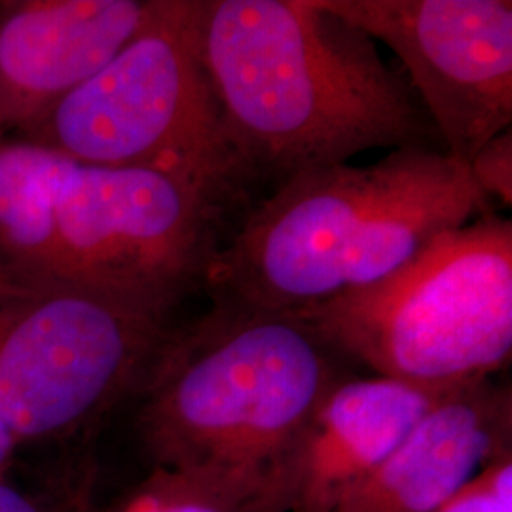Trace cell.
Returning a JSON list of instances; mask_svg holds the SVG:
<instances>
[{"label": "cell", "mask_w": 512, "mask_h": 512, "mask_svg": "<svg viewBox=\"0 0 512 512\" xmlns=\"http://www.w3.org/2000/svg\"><path fill=\"white\" fill-rule=\"evenodd\" d=\"M198 42L245 179L437 135L376 40L321 0H198Z\"/></svg>", "instance_id": "6da1fadb"}, {"label": "cell", "mask_w": 512, "mask_h": 512, "mask_svg": "<svg viewBox=\"0 0 512 512\" xmlns=\"http://www.w3.org/2000/svg\"><path fill=\"white\" fill-rule=\"evenodd\" d=\"M293 313L215 304L171 329L139 391L152 467L200 484L236 512H285L283 473L302 429L348 374Z\"/></svg>", "instance_id": "7a4b0ae2"}, {"label": "cell", "mask_w": 512, "mask_h": 512, "mask_svg": "<svg viewBox=\"0 0 512 512\" xmlns=\"http://www.w3.org/2000/svg\"><path fill=\"white\" fill-rule=\"evenodd\" d=\"M492 213L469 165L442 148L296 173L215 256V304L302 313L401 272L444 234Z\"/></svg>", "instance_id": "3957f363"}, {"label": "cell", "mask_w": 512, "mask_h": 512, "mask_svg": "<svg viewBox=\"0 0 512 512\" xmlns=\"http://www.w3.org/2000/svg\"><path fill=\"white\" fill-rule=\"evenodd\" d=\"M342 359L406 384L492 378L512 351V222L452 230L382 283L296 313Z\"/></svg>", "instance_id": "277c9868"}, {"label": "cell", "mask_w": 512, "mask_h": 512, "mask_svg": "<svg viewBox=\"0 0 512 512\" xmlns=\"http://www.w3.org/2000/svg\"><path fill=\"white\" fill-rule=\"evenodd\" d=\"M76 164L152 169L234 196L245 181L198 42V0H152L143 29L27 139Z\"/></svg>", "instance_id": "5b68a950"}, {"label": "cell", "mask_w": 512, "mask_h": 512, "mask_svg": "<svg viewBox=\"0 0 512 512\" xmlns=\"http://www.w3.org/2000/svg\"><path fill=\"white\" fill-rule=\"evenodd\" d=\"M230 198L162 171L69 158L55 188L50 279L167 323L205 285Z\"/></svg>", "instance_id": "8992f818"}, {"label": "cell", "mask_w": 512, "mask_h": 512, "mask_svg": "<svg viewBox=\"0 0 512 512\" xmlns=\"http://www.w3.org/2000/svg\"><path fill=\"white\" fill-rule=\"evenodd\" d=\"M171 327L73 285L0 272V418L71 440L137 395Z\"/></svg>", "instance_id": "52a82bcc"}, {"label": "cell", "mask_w": 512, "mask_h": 512, "mask_svg": "<svg viewBox=\"0 0 512 512\" xmlns=\"http://www.w3.org/2000/svg\"><path fill=\"white\" fill-rule=\"evenodd\" d=\"M403 61L442 150L469 165L512 122L509 0H321Z\"/></svg>", "instance_id": "ba28073f"}, {"label": "cell", "mask_w": 512, "mask_h": 512, "mask_svg": "<svg viewBox=\"0 0 512 512\" xmlns=\"http://www.w3.org/2000/svg\"><path fill=\"white\" fill-rule=\"evenodd\" d=\"M152 0L0 2V120L31 139L143 29Z\"/></svg>", "instance_id": "9c48e42d"}, {"label": "cell", "mask_w": 512, "mask_h": 512, "mask_svg": "<svg viewBox=\"0 0 512 512\" xmlns=\"http://www.w3.org/2000/svg\"><path fill=\"white\" fill-rule=\"evenodd\" d=\"M452 389L384 376H348L338 382L317 406L287 458L283 511H332Z\"/></svg>", "instance_id": "30bf717a"}, {"label": "cell", "mask_w": 512, "mask_h": 512, "mask_svg": "<svg viewBox=\"0 0 512 512\" xmlns=\"http://www.w3.org/2000/svg\"><path fill=\"white\" fill-rule=\"evenodd\" d=\"M512 391L454 387L365 482L330 512H435L488 463L511 454Z\"/></svg>", "instance_id": "8fae6325"}, {"label": "cell", "mask_w": 512, "mask_h": 512, "mask_svg": "<svg viewBox=\"0 0 512 512\" xmlns=\"http://www.w3.org/2000/svg\"><path fill=\"white\" fill-rule=\"evenodd\" d=\"M67 156L33 141L0 145V272L52 281L54 198Z\"/></svg>", "instance_id": "7c38bea8"}, {"label": "cell", "mask_w": 512, "mask_h": 512, "mask_svg": "<svg viewBox=\"0 0 512 512\" xmlns=\"http://www.w3.org/2000/svg\"><path fill=\"white\" fill-rule=\"evenodd\" d=\"M101 512H236L186 476L152 467L150 475Z\"/></svg>", "instance_id": "4fadbf2b"}, {"label": "cell", "mask_w": 512, "mask_h": 512, "mask_svg": "<svg viewBox=\"0 0 512 512\" xmlns=\"http://www.w3.org/2000/svg\"><path fill=\"white\" fill-rule=\"evenodd\" d=\"M92 465L76 471L69 482L50 495L33 494L10 480L0 478V512H95Z\"/></svg>", "instance_id": "5bb4252c"}, {"label": "cell", "mask_w": 512, "mask_h": 512, "mask_svg": "<svg viewBox=\"0 0 512 512\" xmlns=\"http://www.w3.org/2000/svg\"><path fill=\"white\" fill-rule=\"evenodd\" d=\"M435 512H512V452L488 463Z\"/></svg>", "instance_id": "9a60e30c"}, {"label": "cell", "mask_w": 512, "mask_h": 512, "mask_svg": "<svg viewBox=\"0 0 512 512\" xmlns=\"http://www.w3.org/2000/svg\"><path fill=\"white\" fill-rule=\"evenodd\" d=\"M471 175L480 190L494 203H512V131L499 133L476 152L469 162Z\"/></svg>", "instance_id": "2e32d148"}, {"label": "cell", "mask_w": 512, "mask_h": 512, "mask_svg": "<svg viewBox=\"0 0 512 512\" xmlns=\"http://www.w3.org/2000/svg\"><path fill=\"white\" fill-rule=\"evenodd\" d=\"M19 448H23V444L8 427V423L0 418V478H6L12 473L18 459Z\"/></svg>", "instance_id": "e0dca14e"}, {"label": "cell", "mask_w": 512, "mask_h": 512, "mask_svg": "<svg viewBox=\"0 0 512 512\" xmlns=\"http://www.w3.org/2000/svg\"><path fill=\"white\" fill-rule=\"evenodd\" d=\"M2 133H4V128H2V120H0V145H2Z\"/></svg>", "instance_id": "ac0fdd59"}]
</instances>
